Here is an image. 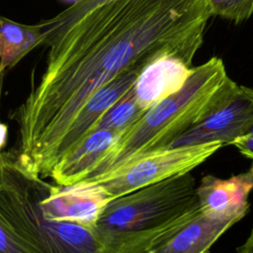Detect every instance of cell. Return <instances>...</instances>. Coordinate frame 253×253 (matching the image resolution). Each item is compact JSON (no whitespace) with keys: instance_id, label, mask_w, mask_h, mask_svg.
<instances>
[{"instance_id":"cell-14","label":"cell","mask_w":253,"mask_h":253,"mask_svg":"<svg viewBox=\"0 0 253 253\" xmlns=\"http://www.w3.org/2000/svg\"><path fill=\"white\" fill-rule=\"evenodd\" d=\"M114 0H75L68 8L52 18L41 21L43 33L42 45L48 47L78 19L96 7Z\"/></svg>"},{"instance_id":"cell-4","label":"cell","mask_w":253,"mask_h":253,"mask_svg":"<svg viewBox=\"0 0 253 253\" xmlns=\"http://www.w3.org/2000/svg\"><path fill=\"white\" fill-rule=\"evenodd\" d=\"M46 182L6 156L0 183V216L36 253H122L96 226L47 214L41 200Z\"/></svg>"},{"instance_id":"cell-19","label":"cell","mask_w":253,"mask_h":253,"mask_svg":"<svg viewBox=\"0 0 253 253\" xmlns=\"http://www.w3.org/2000/svg\"><path fill=\"white\" fill-rule=\"evenodd\" d=\"M237 253H253V229L245 242L237 248Z\"/></svg>"},{"instance_id":"cell-12","label":"cell","mask_w":253,"mask_h":253,"mask_svg":"<svg viewBox=\"0 0 253 253\" xmlns=\"http://www.w3.org/2000/svg\"><path fill=\"white\" fill-rule=\"evenodd\" d=\"M238 221L210 217L200 211L151 253H208L216 240Z\"/></svg>"},{"instance_id":"cell-11","label":"cell","mask_w":253,"mask_h":253,"mask_svg":"<svg viewBox=\"0 0 253 253\" xmlns=\"http://www.w3.org/2000/svg\"><path fill=\"white\" fill-rule=\"evenodd\" d=\"M122 132L96 130L63 155L53 167L50 177L58 186L66 187L86 179L98 161L117 141Z\"/></svg>"},{"instance_id":"cell-2","label":"cell","mask_w":253,"mask_h":253,"mask_svg":"<svg viewBox=\"0 0 253 253\" xmlns=\"http://www.w3.org/2000/svg\"><path fill=\"white\" fill-rule=\"evenodd\" d=\"M226 77L223 61L216 56L192 67L183 87L124 130L83 181L104 176L140 155L169 148L208 115Z\"/></svg>"},{"instance_id":"cell-13","label":"cell","mask_w":253,"mask_h":253,"mask_svg":"<svg viewBox=\"0 0 253 253\" xmlns=\"http://www.w3.org/2000/svg\"><path fill=\"white\" fill-rule=\"evenodd\" d=\"M42 42L41 23L23 24L0 15V102L6 73Z\"/></svg>"},{"instance_id":"cell-20","label":"cell","mask_w":253,"mask_h":253,"mask_svg":"<svg viewBox=\"0 0 253 253\" xmlns=\"http://www.w3.org/2000/svg\"><path fill=\"white\" fill-rule=\"evenodd\" d=\"M6 136H7V126L4 124L0 123V149L5 144Z\"/></svg>"},{"instance_id":"cell-6","label":"cell","mask_w":253,"mask_h":253,"mask_svg":"<svg viewBox=\"0 0 253 253\" xmlns=\"http://www.w3.org/2000/svg\"><path fill=\"white\" fill-rule=\"evenodd\" d=\"M253 126V89L238 85L228 76L208 115L179 136L170 146L219 141L224 146L248 134Z\"/></svg>"},{"instance_id":"cell-3","label":"cell","mask_w":253,"mask_h":253,"mask_svg":"<svg viewBox=\"0 0 253 253\" xmlns=\"http://www.w3.org/2000/svg\"><path fill=\"white\" fill-rule=\"evenodd\" d=\"M200 211L189 172L109 201L96 227L117 240L124 253H151Z\"/></svg>"},{"instance_id":"cell-18","label":"cell","mask_w":253,"mask_h":253,"mask_svg":"<svg viewBox=\"0 0 253 253\" xmlns=\"http://www.w3.org/2000/svg\"><path fill=\"white\" fill-rule=\"evenodd\" d=\"M232 145H234L244 156L253 160V133H248L237 138Z\"/></svg>"},{"instance_id":"cell-17","label":"cell","mask_w":253,"mask_h":253,"mask_svg":"<svg viewBox=\"0 0 253 253\" xmlns=\"http://www.w3.org/2000/svg\"><path fill=\"white\" fill-rule=\"evenodd\" d=\"M0 253H36L0 216Z\"/></svg>"},{"instance_id":"cell-1","label":"cell","mask_w":253,"mask_h":253,"mask_svg":"<svg viewBox=\"0 0 253 253\" xmlns=\"http://www.w3.org/2000/svg\"><path fill=\"white\" fill-rule=\"evenodd\" d=\"M211 16L208 0H114L78 19L48 46L43 74L13 113L19 163L50 177L58 143L94 93L161 56L191 67Z\"/></svg>"},{"instance_id":"cell-21","label":"cell","mask_w":253,"mask_h":253,"mask_svg":"<svg viewBox=\"0 0 253 253\" xmlns=\"http://www.w3.org/2000/svg\"><path fill=\"white\" fill-rule=\"evenodd\" d=\"M5 158H6V156L0 152V183H1V181H2V177H3V171H4Z\"/></svg>"},{"instance_id":"cell-16","label":"cell","mask_w":253,"mask_h":253,"mask_svg":"<svg viewBox=\"0 0 253 253\" xmlns=\"http://www.w3.org/2000/svg\"><path fill=\"white\" fill-rule=\"evenodd\" d=\"M212 16H217L236 24L253 15V0H208Z\"/></svg>"},{"instance_id":"cell-10","label":"cell","mask_w":253,"mask_h":253,"mask_svg":"<svg viewBox=\"0 0 253 253\" xmlns=\"http://www.w3.org/2000/svg\"><path fill=\"white\" fill-rule=\"evenodd\" d=\"M192 71L181 59L165 55L144 66L134 83L133 93L139 107L147 111L179 91Z\"/></svg>"},{"instance_id":"cell-9","label":"cell","mask_w":253,"mask_h":253,"mask_svg":"<svg viewBox=\"0 0 253 253\" xmlns=\"http://www.w3.org/2000/svg\"><path fill=\"white\" fill-rule=\"evenodd\" d=\"M140 70L126 72L94 93L75 116L58 143L54 152L53 167L63 155L89 135L105 113L134 86Z\"/></svg>"},{"instance_id":"cell-7","label":"cell","mask_w":253,"mask_h":253,"mask_svg":"<svg viewBox=\"0 0 253 253\" xmlns=\"http://www.w3.org/2000/svg\"><path fill=\"white\" fill-rule=\"evenodd\" d=\"M109 201L108 195L95 183L80 182L66 187L46 183L41 204L47 214L57 219L96 226Z\"/></svg>"},{"instance_id":"cell-8","label":"cell","mask_w":253,"mask_h":253,"mask_svg":"<svg viewBox=\"0 0 253 253\" xmlns=\"http://www.w3.org/2000/svg\"><path fill=\"white\" fill-rule=\"evenodd\" d=\"M253 190V165L229 178L206 175L197 186L201 211L213 218L241 220L249 211L248 197Z\"/></svg>"},{"instance_id":"cell-5","label":"cell","mask_w":253,"mask_h":253,"mask_svg":"<svg viewBox=\"0 0 253 253\" xmlns=\"http://www.w3.org/2000/svg\"><path fill=\"white\" fill-rule=\"evenodd\" d=\"M223 146L219 141H212L157 150L135 157L104 176L82 182L97 184L113 200L167 178L189 173Z\"/></svg>"},{"instance_id":"cell-15","label":"cell","mask_w":253,"mask_h":253,"mask_svg":"<svg viewBox=\"0 0 253 253\" xmlns=\"http://www.w3.org/2000/svg\"><path fill=\"white\" fill-rule=\"evenodd\" d=\"M145 112L136 102L132 87L105 113L93 131L107 129L123 132L133 125Z\"/></svg>"}]
</instances>
